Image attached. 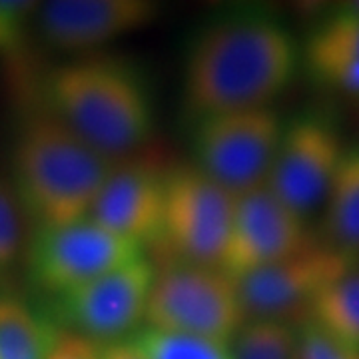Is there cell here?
Segmentation results:
<instances>
[{
  "label": "cell",
  "mask_w": 359,
  "mask_h": 359,
  "mask_svg": "<svg viewBox=\"0 0 359 359\" xmlns=\"http://www.w3.org/2000/svg\"><path fill=\"white\" fill-rule=\"evenodd\" d=\"M126 341L146 359H233L230 346L142 325Z\"/></svg>",
  "instance_id": "19"
},
{
  "label": "cell",
  "mask_w": 359,
  "mask_h": 359,
  "mask_svg": "<svg viewBox=\"0 0 359 359\" xmlns=\"http://www.w3.org/2000/svg\"><path fill=\"white\" fill-rule=\"evenodd\" d=\"M323 242L359 262V144L347 146L325 196Z\"/></svg>",
  "instance_id": "16"
},
{
  "label": "cell",
  "mask_w": 359,
  "mask_h": 359,
  "mask_svg": "<svg viewBox=\"0 0 359 359\" xmlns=\"http://www.w3.org/2000/svg\"><path fill=\"white\" fill-rule=\"evenodd\" d=\"M166 172L152 158L114 162L88 218L140 248H154L162 226Z\"/></svg>",
  "instance_id": "13"
},
{
  "label": "cell",
  "mask_w": 359,
  "mask_h": 359,
  "mask_svg": "<svg viewBox=\"0 0 359 359\" xmlns=\"http://www.w3.org/2000/svg\"><path fill=\"white\" fill-rule=\"evenodd\" d=\"M156 266L146 256L70 292L48 297L42 309L65 334L94 346L124 341L144 325Z\"/></svg>",
  "instance_id": "7"
},
{
  "label": "cell",
  "mask_w": 359,
  "mask_h": 359,
  "mask_svg": "<svg viewBox=\"0 0 359 359\" xmlns=\"http://www.w3.org/2000/svg\"><path fill=\"white\" fill-rule=\"evenodd\" d=\"M162 6L152 0H54L39 4L32 34L46 48L86 56L152 25Z\"/></svg>",
  "instance_id": "11"
},
{
  "label": "cell",
  "mask_w": 359,
  "mask_h": 359,
  "mask_svg": "<svg viewBox=\"0 0 359 359\" xmlns=\"http://www.w3.org/2000/svg\"><path fill=\"white\" fill-rule=\"evenodd\" d=\"M299 44L302 68L318 86L359 98V11L332 8Z\"/></svg>",
  "instance_id": "14"
},
{
  "label": "cell",
  "mask_w": 359,
  "mask_h": 359,
  "mask_svg": "<svg viewBox=\"0 0 359 359\" xmlns=\"http://www.w3.org/2000/svg\"><path fill=\"white\" fill-rule=\"evenodd\" d=\"M98 359H146L130 341H114L98 346Z\"/></svg>",
  "instance_id": "24"
},
{
  "label": "cell",
  "mask_w": 359,
  "mask_h": 359,
  "mask_svg": "<svg viewBox=\"0 0 359 359\" xmlns=\"http://www.w3.org/2000/svg\"><path fill=\"white\" fill-rule=\"evenodd\" d=\"M233 359H299L297 323L248 320L231 341Z\"/></svg>",
  "instance_id": "18"
},
{
  "label": "cell",
  "mask_w": 359,
  "mask_h": 359,
  "mask_svg": "<svg viewBox=\"0 0 359 359\" xmlns=\"http://www.w3.org/2000/svg\"><path fill=\"white\" fill-rule=\"evenodd\" d=\"M25 212L11 182L0 178V273L25 256Z\"/></svg>",
  "instance_id": "20"
},
{
  "label": "cell",
  "mask_w": 359,
  "mask_h": 359,
  "mask_svg": "<svg viewBox=\"0 0 359 359\" xmlns=\"http://www.w3.org/2000/svg\"><path fill=\"white\" fill-rule=\"evenodd\" d=\"M347 6H351V8H355V11H359V0H355V2H346Z\"/></svg>",
  "instance_id": "25"
},
{
  "label": "cell",
  "mask_w": 359,
  "mask_h": 359,
  "mask_svg": "<svg viewBox=\"0 0 359 359\" xmlns=\"http://www.w3.org/2000/svg\"><path fill=\"white\" fill-rule=\"evenodd\" d=\"M346 150L334 116L318 108L304 110L283 124L266 188L308 219L325 202Z\"/></svg>",
  "instance_id": "9"
},
{
  "label": "cell",
  "mask_w": 359,
  "mask_h": 359,
  "mask_svg": "<svg viewBox=\"0 0 359 359\" xmlns=\"http://www.w3.org/2000/svg\"><path fill=\"white\" fill-rule=\"evenodd\" d=\"M48 359H98V346L76 335L65 334Z\"/></svg>",
  "instance_id": "23"
},
{
  "label": "cell",
  "mask_w": 359,
  "mask_h": 359,
  "mask_svg": "<svg viewBox=\"0 0 359 359\" xmlns=\"http://www.w3.org/2000/svg\"><path fill=\"white\" fill-rule=\"evenodd\" d=\"M283 124L273 108L196 120L188 126L192 164L236 198L259 190L268 184Z\"/></svg>",
  "instance_id": "6"
},
{
  "label": "cell",
  "mask_w": 359,
  "mask_h": 359,
  "mask_svg": "<svg viewBox=\"0 0 359 359\" xmlns=\"http://www.w3.org/2000/svg\"><path fill=\"white\" fill-rule=\"evenodd\" d=\"M11 186L32 228L88 218L110 160L42 106L25 110L11 138Z\"/></svg>",
  "instance_id": "3"
},
{
  "label": "cell",
  "mask_w": 359,
  "mask_h": 359,
  "mask_svg": "<svg viewBox=\"0 0 359 359\" xmlns=\"http://www.w3.org/2000/svg\"><path fill=\"white\" fill-rule=\"evenodd\" d=\"M236 200L192 162L168 168L162 226L152 248L162 264L180 262L222 269Z\"/></svg>",
  "instance_id": "5"
},
{
  "label": "cell",
  "mask_w": 359,
  "mask_h": 359,
  "mask_svg": "<svg viewBox=\"0 0 359 359\" xmlns=\"http://www.w3.org/2000/svg\"><path fill=\"white\" fill-rule=\"evenodd\" d=\"M311 238L306 218L264 186L236 200L230 242L222 259V269L238 280L254 269L299 252Z\"/></svg>",
  "instance_id": "12"
},
{
  "label": "cell",
  "mask_w": 359,
  "mask_h": 359,
  "mask_svg": "<svg viewBox=\"0 0 359 359\" xmlns=\"http://www.w3.org/2000/svg\"><path fill=\"white\" fill-rule=\"evenodd\" d=\"M62 335L40 306L0 290V359H48Z\"/></svg>",
  "instance_id": "15"
},
{
  "label": "cell",
  "mask_w": 359,
  "mask_h": 359,
  "mask_svg": "<svg viewBox=\"0 0 359 359\" xmlns=\"http://www.w3.org/2000/svg\"><path fill=\"white\" fill-rule=\"evenodd\" d=\"M302 68L292 28L264 6H228L190 32L182 54L186 126L208 116L271 108Z\"/></svg>",
  "instance_id": "1"
},
{
  "label": "cell",
  "mask_w": 359,
  "mask_h": 359,
  "mask_svg": "<svg viewBox=\"0 0 359 359\" xmlns=\"http://www.w3.org/2000/svg\"><path fill=\"white\" fill-rule=\"evenodd\" d=\"M355 264L321 238H311L299 252L236 280L245 320L297 323L295 316L306 318L321 290Z\"/></svg>",
  "instance_id": "10"
},
{
  "label": "cell",
  "mask_w": 359,
  "mask_h": 359,
  "mask_svg": "<svg viewBox=\"0 0 359 359\" xmlns=\"http://www.w3.org/2000/svg\"><path fill=\"white\" fill-rule=\"evenodd\" d=\"M306 318L359 355V264L321 290Z\"/></svg>",
  "instance_id": "17"
},
{
  "label": "cell",
  "mask_w": 359,
  "mask_h": 359,
  "mask_svg": "<svg viewBox=\"0 0 359 359\" xmlns=\"http://www.w3.org/2000/svg\"><path fill=\"white\" fill-rule=\"evenodd\" d=\"M39 4L25 0H0V56L18 58L32 36Z\"/></svg>",
  "instance_id": "21"
},
{
  "label": "cell",
  "mask_w": 359,
  "mask_h": 359,
  "mask_svg": "<svg viewBox=\"0 0 359 359\" xmlns=\"http://www.w3.org/2000/svg\"><path fill=\"white\" fill-rule=\"evenodd\" d=\"M299 359H359L308 318L297 321Z\"/></svg>",
  "instance_id": "22"
},
{
  "label": "cell",
  "mask_w": 359,
  "mask_h": 359,
  "mask_svg": "<svg viewBox=\"0 0 359 359\" xmlns=\"http://www.w3.org/2000/svg\"><path fill=\"white\" fill-rule=\"evenodd\" d=\"M146 256L144 248L102 228L92 218L34 228L25 248L26 276L46 299Z\"/></svg>",
  "instance_id": "8"
},
{
  "label": "cell",
  "mask_w": 359,
  "mask_h": 359,
  "mask_svg": "<svg viewBox=\"0 0 359 359\" xmlns=\"http://www.w3.org/2000/svg\"><path fill=\"white\" fill-rule=\"evenodd\" d=\"M39 104L110 160L136 152L152 138V82L136 60L86 54L50 68L39 82Z\"/></svg>",
  "instance_id": "2"
},
{
  "label": "cell",
  "mask_w": 359,
  "mask_h": 359,
  "mask_svg": "<svg viewBox=\"0 0 359 359\" xmlns=\"http://www.w3.org/2000/svg\"><path fill=\"white\" fill-rule=\"evenodd\" d=\"M245 321L238 282L224 269L180 262L156 266L144 325L230 346Z\"/></svg>",
  "instance_id": "4"
}]
</instances>
